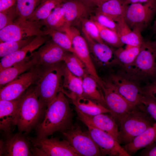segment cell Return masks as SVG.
I'll list each match as a JSON object with an SVG mask.
<instances>
[{"instance_id": "obj_1", "label": "cell", "mask_w": 156, "mask_h": 156, "mask_svg": "<svg viewBox=\"0 0 156 156\" xmlns=\"http://www.w3.org/2000/svg\"><path fill=\"white\" fill-rule=\"evenodd\" d=\"M46 111L43 121L36 126V137H48L57 131L62 133L73 125V112L62 91L58 94Z\"/></svg>"}, {"instance_id": "obj_2", "label": "cell", "mask_w": 156, "mask_h": 156, "mask_svg": "<svg viewBox=\"0 0 156 156\" xmlns=\"http://www.w3.org/2000/svg\"><path fill=\"white\" fill-rule=\"evenodd\" d=\"M45 108L39 99L35 85L31 86L21 97L16 118L18 132L29 133L38 124Z\"/></svg>"}, {"instance_id": "obj_3", "label": "cell", "mask_w": 156, "mask_h": 156, "mask_svg": "<svg viewBox=\"0 0 156 156\" xmlns=\"http://www.w3.org/2000/svg\"><path fill=\"white\" fill-rule=\"evenodd\" d=\"M63 64L61 62L45 66L35 90L40 102L47 108L62 91L63 79Z\"/></svg>"}, {"instance_id": "obj_4", "label": "cell", "mask_w": 156, "mask_h": 156, "mask_svg": "<svg viewBox=\"0 0 156 156\" xmlns=\"http://www.w3.org/2000/svg\"><path fill=\"white\" fill-rule=\"evenodd\" d=\"M154 120L144 109L137 107L120 120L118 142L124 145L155 123Z\"/></svg>"}, {"instance_id": "obj_5", "label": "cell", "mask_w": 156, "mask_h": 156, "mask_svg": "<svg viewBox=\"0 0 156 156\" xmlns=\"http://www.w3.org/2000/svg\"><path fill=\"white\" fill-rule=\"evenodd\" d=\"M156 54L149 41H144L134 62L127 67L121 69L127 76L140 83L156 79Z\"/></svg>"}, {"instance_id": "obj_6", "label": "cell", "mask_w": 156, "mask_h": 156, "mask_svg": "<svg viewBox=\"0 0 156 156\" xmlns=\"http://www.w3.org/2000/svg\"><path fill=\"white\" fill-rule=\"evenodd\" d=\"M27 137L33 146V156H79L67 140L53 137Z\"/></svg>"}, {"instance_id": "obj_7", "label": "cell", "mask_w": 156, "mask_h": 156, "mask_svg": "<svg viewBox=\"0 0 156 156\" xmlns=\"http://www.w3.org/2000/svg\"><path fill=\"white\" fill-rule=\"evenodd\" d=\"M45 67L38 65L0 88V100H11L19 98L29 87L36 84Z\"/></svg>"}, {"instance_id": "obj_8", "label": "cell", "mask_w": 156, "mask_h": 156, "mask_svg": "<svg viewBox=\"0 0 156 156\" xmlns=\"http://www.w3.org/2000/svg\"><path fill=\"white\" fill-rule=\"evenodd\" d=\"M156 14V0H150L144 4L129 5L124 19L132 30L141 33L148 26Z\"/></svg>"}, {"instance_id": "obj_9", "label": "cell", "mask_w": 156, "mask_h": 156, "mask_svg": "<svg viewBox=\"0 0 156 156\" xmlns=\"http://www.w3.org/2000/svg\"><path fill=\"white\" fill-rule=\"evenodd\" d=\"M48 35L40 21H15L0 30V42L18 41L32 37Z\"/></svg>"}, {"instance_id": "obj_10", "label": "cell", "mask_w": 156, "mask_h": 156, "mask_svg": "<svg viewBox=\"0 0 156 156\" xmlns=\"http://www.w3.org/2000/svg\"><path fill=\"white\" fill-rule=\"evenodd\" d=\"M79 156L101 155L100 149L88 131L83 130L77 125H73L62 133Z\"/></svg>"}, {"instance_id": "obj_11", "label": "cell", "mask_w": 156, "mask_h": 156, "mask_svg": "<svg viewBox=\"0 0 156 156\" xmlns=\"http://www.w3.org/2000/svg\"><path fill=\"white\" fill-rule=\"evenodd\" d=\"M117 92L131 105L138 106L143 96L140 83L127 76L120 70L107 78Z\"/></svg>"}, {"instance_id": "obj_12", "label": "cell", "mask_w": 156, "mask_h": 156, "mask_svg": "<svg viewBox=\"0 0 156 156\" xmlns=\"http://www.w3.org/2000/svg\"><path fill=\"white\" fill-rule=\"evenodd\" d=\"M102 80L101 88L107 106L111 115L118 122L122 117L138 106H133L122 96L107 78Z\"/></svg>"}, {"instance_id": "obj_13", "label": "cell", "mask_w": 156, "mask_h": 156, "mask_svg": "<svg viewBox=\"0 0 156 156\" xmlns=\"http://www.w3.org/2000/svg\"><path fill=\"white\" fill-rule=\"evenodd\" d=\"M25 135L19 132L4 135L0 141V156H33L31 144Z\"/></svg>"}, {"instance_id": "obj_14", "label": "cell", "mask_w": 156, "mask_h": 156, "mask_svg": "<svg viewBox=\"0 0 156 156\" xmlns=\"http://www.w3.org/2000/svg\"><path fill=\"white\" fill-rule=\"evenodd\" d=\"M65 32L70 36L72 42L75 53L85 65L89 74L93 77L101 87L103 80L99 77L90 54L88 46L86 39L79 34L77 30L68 29Z\"/></svg>"}, {"instance_id": "obj_15", "label": "cell", "mask_w": 156, "mask_h": 156, "mask_svg": "<svg viewBox=\"0 0 156 156\" xmlns=\"http://www.w3.org/2000/svg\"><path fill=\"white\" fill-rule=\"evenodd\" d=\"M87 126L91 136L99 147L101 155L130 156L123 147L110 135L91 126Z\"/></svg>"}, {"instance_id": "obj_16", "label": "cell", "mask_w": 156, "mask_h": 156, "mask_svg": "<svg viewBox=\"0 0 156 156\" xmlns=\"http://www.w3.org/2000/svg\"><path fill=\"white\" fill-rule=\"evenodd\" d=\"M79 118L86 125H90L105 131L118 142L119 130L117 122L111 116L106 114L91 115L83 113L75 107Z\"/></svg>"}, {"instance_id": "obj_17", "label": "cell", "mask_w": 156, "mask_h": 156, "mask_svg": "<svg viewBox=\"0 0 156 156\" xmlns=\"http://www.w3.org/2000/svg\"><path fill=\"white\" fill-rule=\"evenodd\" d=\"M83 32L89 48L98 65L105 68L119 66L118 61L114 54V51L106 43L98 42L86 33Z\"/></svg>"}, {"instance_id": "obj_18", "label": "cell", "mask_w": 156, "mask_h": 156, "mask_svg": "<svg viewBox=\"0 0 156 156\" xmlns=\"http://www.w3.org/2000/svg\"><path fill=\"white\" fill-rule=\"evenodd\" d=\"M48 36H36L31 42L23 48L1 58L0 62V71L31 56L35 50L48 40Z\"/></svg>"}, {"instance_id": "obj_19", "label": "cell", "mask_w": 156, "mask_h": 156, "mask_svg": "<svg viewBox=\"0 0 156 156\" xmlns=\"http://www.w3.org/2000/svg\"><path fill=\"white\" fill-rule=\"evenodd\" d=\"M67 52L52 40H48L35 53L38 64L47 66L63 62Z\"/></svg>"}, {"instance_id": "obj_20", "label": "cell", "mask_w": 156, "mask_h": 156, "mask_svg": "<svg viewBox=\"0 0 156 156\" xmlns=\"http://www.w3.org/2000/svg\"><path fill=\"white\" fill-rule=\"evenodd\" d=\"M35 51L31 56L0 71V88L21 75L39 65Z\"/></svg>"}, {"instance_id": "obj_21", "label": "cell", "mask_w": 156, "mask_h": 156, "mask_svg": "<svg viewBox=\"0 0 156 156\" xmlns=\"http://www.w3.org/2000/svg\"><path fill=\"white\" fill-rule=\"evenodd\" d=\"M21 97L11 100H0V129L4 135L12 133L16 126V118Z\"/></svg>"}, {"instance_id": "obj_22", "label": "cell", "mask_w": 156, "mask_h": 156, "mask_svg": "<svg viewBox=\"0 0 156 156\" xmlns=\"http://www.w3.org/2000/svg\"><path fill=\"white\" fill-rule=\"evenodd\" d=\"M61 7L68 28L74 21L85 18L88 14L89 8L79 0H66L62 3Z\"/></svg>"}, {"instance_id": "obj_23", "label": "cell", "mask_w": 156, "mask_h": 156, "mask_svg": "<svg viewBox=\"0 0 156 156\" xmlns=\"http://www.w3.org/2000/svg\"><path fill=\"white\" fill-rule=\"evenodd\" d=\"M63 79L62 90L71 100L83 96L82 78L73 74L63 64Z\"/></svg>"}, {"instance_id": "obj_24", "label": "cell", "mask_w": 156, "mask_h": 156, "mask_svg": "<svg viewBox=\"0 0 156 156\" xmlns=\"http://www.w3.org/2000/svg\"><path fill=\"white\" fill-rule=\"evenodd\" d=\"M156 142V122L123 146L130 156Z\"/></svg>"}, {"instance_id": "obj_25", "label": "cell", "mask_w": 156, "mask_h": 156, "mask_svg": "<svg viewBox=\"0 0 156 156\" xmlns=\"http://www.w3.org/2000/svg\"><path fill=\"white\" fill-rule=\"evenodd\" d=\"M116 32L121 42L131 47H141L145 41L141 32L132 30L127 24L124 18L117 22Z\"/></svg>"}, {"instance_id": "obj_26", "label": "cell", "mask_w": 156, "mask_h": 156, "mask_svg": "<svg viewBox=\"0 0 156 156\" xmlns=\"http://www.w3.org/2000/svg\"><path fill=\"white\" fill-rule=\"evenodd\" d=\"M129 5L125 0H108L97 7V12L106 16L117 23L124 18Z\"/></svg>"}, {"instance_id": "obj_27", "label": "cell", "mask_w": 156, "mask_h": 156, "mask_svg": "<svg viewBox=\"0 0 156 156\" xmlns=\"http://www.w3.org/2000/svg\"><path fill=\"white\" fill-rule=\"evenodd\" d=\"M82 79L83 96L94 100L108 109L102 89L94 78L87 73Z\"/></svg>"}, {"instance_id": "obj_28", "label": "cell", "mask_w": 156, "mask_h": 156, "mask_svg": "<svg viewBox=\"0 0 156 156\" xmlns=\"http://www.w3.org/2000/svg\"><path fill=\"white\" fill-rule=\"evenodd\" d=\"M75 108L83 113L91 115L110 114V110L99 103L83 96L71 100Z\"/></svg>"}, {"instance_id": "obj_29", "label": "cell", "mask_w": 156, "mask_h": 156, "mask_svg": "<svg viewBox=\"0 0 156 156\" xmlns=\"http://www.w3.org/2000/svg\"><path fill=\"white\" fill-rule=\"evenodd\" d=\"M61 5L55 8L46 18L40 21L46 28L65 32L69 28L66 24Z\"/></svg>"}, {"instance_id": "obj_30", "label": "cell", "mask_w": 156, "mask_h": 156, "mask_svg": "<svg viewBox=\"0 0 156 156\" xmlns=\"http://www.w3.org/2000/svg\"><path fill=\"white\" fill-rule=\"evenodd\" d=\"M66 0H42L27 20L32 21H41L44 20L55 8L62 4Z\"/></svg>"}, {"instance_id": "obj_31", "label": "cell", "mask_w": 156, "mask_h": 156, "mask_svg": "<svg viewBox=\"0 0 156 156\" xmlns=\"http://www.w3.org/2000/svg\"><path fill=\"white\" fill-rule=\"evenodd\" d=\"M141 47L127 46L125 49L121 47L114 51V54L121 69L127 67L134 62L140 51Z\"/></svg>"}, {"instance_id": "obj_32", "label": "cell", "mask_w": 156, "mask_h": 156, "mask_svg": "<svg viewBox=\"0 0 156 156\" xmlns=\"http://www.w3.org/2000/svg\"><path fill=\"white\" fill-rule=\"evenodd\" d=\"M63 62L69 70L79 77L82 78L88 73L84 64L74 53L67 52L64 56Z\"/></svg>"}, {"instance_id": "obj_33", "label": "cell", "mask_w": 156, "mask_h": 156, "mask_svg": "<svg viewBox=\"0 0 156 156\" xmlns=\"http://www.w3.org/2000/svg\"><path fill=\"white\" fill-rule=\"evenodd\" d=\"M42 0H16V6L18 14L15 21H25L33 14Z\"/></svg>"}, {"instance_id": "obj_34", "label": "cell", "mask_w": 156, "mask_h": 156, "mask_svg": "<svg viewBox=\"0 0 156 156\" xmlns=\"http://www.w3.org/2000/svg\"><path fill=\"white\" fill-rule=\"evenodd\" d=\"M46 29L47 35L51 37L55 43L67 51L74 53L72 40L67 33L52 29Z\"/></svg>"}, {"instance_id": "obj_35", "label": "cell", "mask_w": 156, "mask_h": 156, "mask_svg": "<svg viewBox=\"0 0 156 156\" xmlns=\"http://www.w3.org/2000/svg\"><path fill=\"white\" fill-rule=\"evenodd\" d=\"M36 36L18 41L0 42V57L2 58L20 49L29 43Z\"/></svg>"}, {"instance_id": "obj_36", "label": "cell", "mask_w": 156, "mask_h": 156, "mask_svg": "<svg viewBox=\"0 0 156 156\" xmlns=\"http://www.w3.org/2000/svg\"><path fill=\"white\" fill-rule=\"evenodd\" d=\"M94 21L98 28L101 38L105 43L117 48L122 47L123 46L124 44L120 41L116 32L105 27L96 22Z\"/></svg>"}, {"instance_id": "obj_37", "label": "cell", "mask_w": 156, "mask_h": 156, "mask_svg": "<svg viewBox=\"0 0 156 156\" xmlns=\"http://www.w3.org/2000/svg\"><path fill=\"white\" fill-rule=\"evenodd\" d=\"M82 31L88 34L96 41L101 43H105L101 38L98 28L94 21L86 18L81 20Z\"/></svg>"}, {"instance_id": "obj_38", "label": "cell", "mask_w": 156, "mask_h": 156, "mask_svg": "<svg viewBox=\"0 0 156 156\" xmlns=\"http://www.w3.org/2000/svg\"><path fill=\"white\" fill-rule=\"evenodd\" d=\"M18 14L16 4L12 7L0 12V30L13 24L17 19Z\"/></svg>"}, {"instance_id": "obj_39", "label": "cell", "mask_w": 156, "mask_h": 156, "mask_svg": "<svg viewBox=\"0 0 156 156\" xmlns=\"http://www.w3.org/2000/svg\"><path fill=\"white\" fill-rule=\"evenodd\" d=\"M94 21L102 26L116 32L117 23L101 13L97 12L94 16Z\"/></svg>"}, {"instance_id": "obj_40", "label": "cell", "mask_w": 156, "mask_h": 156, "mask_svg": "<svg viewBox=\"0 0 156 156\" xmlns=\"http://www.w3.org/2000/svg\"><path fill=\"white\" fill-rule=\"evenodd\" d=\"M141 102L146 112L156 122V101L143 95Z\"/></svg>"}, {"instance_id": "obj_41", "label": "cell", "mask_w": 156, "mask_h": 156, "mask_svg": "<svg viewBox=\"0 0 156 156\" xmlns=\"http://www.w3.org/2000/svg\"><path fill=\"white\" fill-rule=\"evenodd\" d=\"M143 95L156 101V79L141 86Z\"/></svg>"}, {"instance_id": "obj_42", "label": "cell", "mask_w": 156, "mask_h": 156, "mask_svg": "<svg viewBox=\"0 0 156 156\" xmlns=\"http://www.w3.org/2000/svg\"><path fill=\"white\" fill-rule=\"evenodd\" d=\"M139 155L143 156H156V142L145 148Z\"/></svg>"}, {"instance_id": "obj_43", "label": "cell", "mask_w": 156, "mask_h": 156, "mask_svg": "<svg viewBox=\"0 0 156 156\" xmlns=\"http://www.w3.org/2000/svg\"><path fill=\"white\" fill-rule=\"evenodd\" d=\"M16 1V0H0V12L13 6Z\"/></svg>"}, {"instance_id": "obj_44", "label": "cell", "mask_w": 156, "mask_h": 156, "mask_svg": "<svg viewBox=\"0 0 156 156\" xmlns=\"http://www.w3.org/2000/svg\"><path fill=\"white\" fill-rule=\"evenodd\" d=\"M86 6L90 8L93 6L97 7L108 0H79Z\"/></svg>"}, {"instance_id": "obj_45", "label": "cell", "mask_w": 156, "mask_h": 156, "mask_svg": "<svg viewBox=\"0 0 156 156\" xmlns=\"http://www.w3.org/2000/svg\"><path fill=\"white\" fill-rule=\"evenodd\" d=\"M126 3L129 5L132 3H145L150 0H125Z\"/></svg>"}, {"instance_id": "obj_46", "label": "cell", "mask_w": 156, "mask_h": 156, "mask_svg": "<svg viewBox=\"0 0 156 156\" xmlns=\"http://www.w3.org/2000/svg\"><path fill=\"white\" fill-rule=\"evenodd\" d=\"M150 44L156 54V39L153 41H149Z\"/></svg>"}, {"instance_id": "obj_47", "label": "cell", "mask_w": 156, "mask_h": 156, "mask_svg": "<svg viewBox=\"0 0 156 156\" xmlns=\"http://www.w3.org/2000/svg\"><path fill=\"white\" fill-rule=\"evenodd\" d=\"M153 32L156 34V19L154 21L153 26Z\"/></svg>"}]
</instances>
